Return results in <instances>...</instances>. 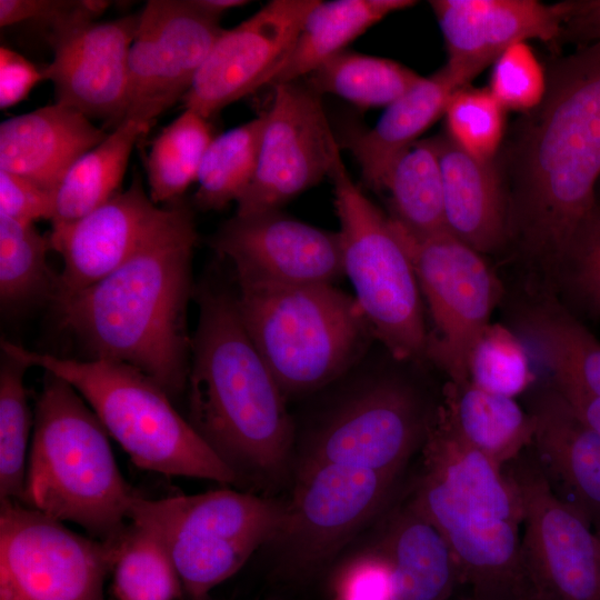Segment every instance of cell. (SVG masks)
Returning <instances> with one entry per match:
<instances>
[{
  "instance_id": "cell-1",
  "label": "cell",
  "mask_w": 600,
  "mask_h": 600,
  "mask_svg": "<svg viewBox=\"0 0 600 600\" xmlns=\"http://www.w3.org/2000/svg\"><path fill=\"white\" fill-rule=\"evenodd\" d=\"M503 164L509 234L557 271L578 224L598 202L600 43L553 61L541 103L518 122Z\"/></svg>"
},
{
  "instance_id": "cell-2",
  "label": "cell",
  "mask_w": 600,
  "mask_h": 600,
  "mask_svg": "<svg viewBox=\"0 0 600 600\" xmlns=\"http://www.w3.org/2000/svg\"><path fill=\"white\" fill-rule=\"evenodd\" d=\"M197 240L190 208L167 204L160 223L118 269L56 303L61 323L92 359L129 364L171 399L187 388L191 340L187 309Z\"/></svg>"
},
{
  "instance_id": "cell-3",
  "label": "cell",
  "mask_w": 600,
  "mask_h": 600,
  "mask_svg": "<svg viewBox=\"0 0 600 600\" xmlns=\"http://www.w3.org/2000/svg\"><path fill=\"white\" fill-rule=\"evenodd\" d=\"M197 301L187 419L239 481L280 474L293 443L286 397L244 328L236 294L207 284Z\"/></svg>"
},
{
  "instance_id": "cell-4",
  "label": "cell",
  "mask_w": 600,
  "mask_h": 600,
  "mask_svg": "<svg viewBox=\"0 0 600 600\" xmlns=\"http://www.w3.org/2000/svg\"><path fill=\"white\" fill-rule=\"evenodd\" d=\"M136 494L96 413L71 384L46 372L21 503L108 542L128 527Z\"/></svg>"
},
{
  "instance_id": "cell-5",
  "label": "cell",
  "mask_w": 600,
  "mask_h": 600,
  "mask_svg": "<svg viewBox=\"0 0 600 600\" xmlns=\"http://www.w3.org/2000/svg\"><path fill=\"white\" fill-rule=\"evenodd\" d=\"M2 352L39 367L69 384L139 468L220 483H238L234 471L212 450L151 377L121 362L61 358L1 341Z\"/></svg>"
},
{
  "instance_id": "cell-6",
  "label": "cell",
  "mask_w": 600,
  "mask_h": 600,
  "mask_svg": "<svg viewBox=\"0 0 600 600\" xmlns=\"http://www.w3.org/2000/svg\"><path fill=\"white\" fill-rule=\"evenodd\" d=\"M236 278L241 320L284 397L340 378L374 339L354 297L334 284Z\"/></svg>"
},
{
  "instance_id": "cell-7",
  "label": "cell",
  "mask_w": 600,
  "mask_h": 600,
  "mask_svg": "<svg viewBox=\"0 0 600 600\" xmlns=\"http://www.w3.org/2000/svg\"><path fill=\"white\" fill-rule=\"evenodd\" d=\"M286 503L230 489L190 496L132 499L129 521L153 536L169 553L192 600H206L270 543Z\"/></svg>"
},
{
  "instance_id": "cell-8",
  "label": "cell",
  "mask_w": 600,
  "mask_h": 600,
  "mask_svg": "<svg viewBox=\"0 0 600 600\" xmlns=\"http://www.w3.org/2000/svg\"><path fill=\"white\" fill-rule=\"evenodd\" d=\"M329 177L340 223L343 273L373 338L396 361L426 358L428 330L421 290L390 217L352 181L340 151Z\"/></svg>"
},
{
  "instance_id": "cell-9",
  "label": "cell",
  "mask_w": 600,
  "mask_h": 600,
  "mask_svg": "<svg viewBox=\"0 0 600 600\" xmlns=\"http://www.w3.org/2000/svg\"><path fill=\"white\" fill-rule=\"evenodd\" d=\"M437 407L410 379L374 374L333 407L300 462H328L399 477L421 449Z\"/></svg>"
},
{
  "instance_id": "cell-10",
  "label": "cell",
  "mask_w": 600,
  "mask_h": 600,
  "mask_svg": "<svg viewBox=\"0 0 600 600\" xmlns=\"http://www.w3.org/2000/svg\"><path fill=\"white\" fill-rule=\"evenodd\" d=\"M399 477L328 462H300L291 500L270 543L279 571L322 568L388 504Z\"/></svg>"
},
{
  "instance_id": "cell-11",
  "label": "cell",
  "mask_w": 600,
  "mask_h": 600,
  "mask_svg": "<svg viewBox=\"0 0 600 600\" xmlns=\"http://www.w3.org/2000/svg\"><path fill=\"white\" fill-rule=\"evenodd\" d=\"M390 219L410 256L432 321L426 358L451 382H468L470 354L490 324L500 282L481 253L449 231L416 237Z\"/></svg>"
},
{
  "instance_id": "cell-12",
  "label": "cell",
  "mask_w": 600,
  "mask_h": 600,
  "mask_svg": "<svg viewBox=\"0 0 600 600\" xmlns=\"http://www.w3.org/2000/svg\"><path fill=\"white\" fill-rule=\"evenodd\" d=\"M117 546L0 499V600H104Z\"/></svg>"
},
{
  "instance_id": "cell-13",
  "label": "cell",
  "mask_w": 600,
  "mask_h": 600,
  "mask_svg": "<svg viewBox=\"0 0 600 600\" xmlns=\"http://www.w3.org/2000/svg\"><path fill=\"white\" fill-rule=\"evenodd\" d=\"M523 507L521 552L536 600H600V550L594 528L552 488L536 454L504 467Z\"/></svg>"
},
{
  "instance_id": "cell-14",
  "label": "cell",
  "mask_w": 600,
  "mask_h": 600,
  "mask_svg": "<svg viewBox=\"0 0 600 600\" xmlns=\"http://www.w3.org/2000/svg\"><path fill=\"white\" fill-rule=\"evenodd\" d=\"M256 173L236 216L279 208L329 176L340 151L320 94L298 81L273 88Z\"/></svg>"
},
{
  "instance_id": "cell-15",
  "label": "cell",
  "mask_w": 600,
  "mask_h": 600,
  "mask_svg": "<svg viewBox=\"0 0 600 600\" xmlns=\"http://www.w3.org/2000/svg\"><path fill=\"white\" fill-rule=\"evenodd\" d=\"M222 32L191 0L148 1L129 51L124 119L153 123L181 101Z\"/></svg>"
},
{
  "instance_id": "cell-16",
  "label": "cell",
  "mask_w": 600,
  "mask_h": 600,
  "mask_svg": "<svg viewBox=\"0 0 600 600\" xmlns=\"http://www.w3.org/2000/svg\"><path fill=\"white\" fill-rule=\"evenodd\" d=\"M319 0H272L223 30L182 98L206 119L266 86Z\"/></svg>"
},
{
  "instance_id": "cell-17",
  "label": "cell",
  "mask_w": 600,
  "mask_h": 600,
  "mask_svg": "<svg viewBox=\"0 0 600 600\" xmlns=\"http://www.w3.org/2000/svg\"><path fill=\"white\" fill-rule=\"evenodd\" d=\"M139 13L96 22L81 19L46 37L53 49L44 79L54 86L56 102L116 128L123 121L128 98L129 51Z\"/></svg>"
},
{
  "instance_id": "cell-18",
  "label": "cell",
  "mask_w": 600,
  "mask_h": 600,
  "mask_svg": "<svg viewBox=\"0 0 600 600\" xmlns=\"http://www.w3.org/2000/svg\"><path fill=\"white\" fill-rule=\"evenodd\" d=\"M236 276L280 284H333L342 277L338 232L282 214L279 210L236 216L210 240Z\"/></svg>"
},
{
  "instance_id": "cell-19",
  "label": "cell",
  "mask_w": 600,
  "mask_h": 600,
  "mask_svg": "<svg viewBox=\"0 0 600 600\" xmlns=\"http://www.w3.org/2000/svg\"><path fill=\"white\" fill-rule=\"evenodd\" d=\"M166 207L147 194L139 172L130 187L82 218L51 229V249L63 260L53 301L76 294L97 283L140 247L160 223Z\"/></svg>"
},
{
  "instance_id": "cell-20",
  "label": "cell",
  "mask_w": 600,
  "mask_h": 600,
  "mask_svg": "<svg viewBox=\"0 0 600 600\" xmlns=\"http://www.w3.org/2000/svg\"><path fill=\"white\" fill-rule=\"evenodd\" d=\"M409 499L444 537L461 584L477 593L533 598L523 568L520 524L484 519L420 474Z\"/></svg>"
},
{
  "instance_id": "cell-21",
  "label": "cell",
  "mask_w": 600,
  "mask_h": 600,
  "mask_svg": "<svg viewBox=\"0 0 600 600\" xmlns=\"http://www.w3.org/2000/svg\"><path fill=\"white\" fill-rule=\"evenodd\" d=\"M448 52L447 66L469 83L511 44L560 43L562 3L537 0H432Z\"/></svg>"
},
{
  "instance_id": "cell-22",
  "label": "cell",
  "mask_w": 600,
  "mask_h": 600,
  "mask_svg": "<svg viewBox=\"0 0 600 600\" xmlns=\"http://www.w3.org/2000/svg\"><path fill=\"white\" fill-rule=\"evenodd\" d=\"M107 136L79 110L56 102L1 122L0 170L54 193L73 163Z\"/></svg>"
},
{
  "instance_id": "cell-23",
  "label": "cell",
  "mask_w": 600,
  "mask_h": 600,
  "mask_svg": "<svg viewBox=\"0 0 600 600\" xmlns=\"http://www.w3.org/2000/svg\"><path fill=\"white\" fill-rule=\"evenodd\" d=\"M533 452L562 499L600 528V432L584 423L551 386L537 394Z\"/></svg>"
},
{
  "instance_id": "cell-24",
  "label": "cell",
  "mask_w": 600,
  "mask_h": 600,
  "mask_svg": "<svg viewBox=\"0 0 600 600\" xmlns=\"http://www.w3.org/2000/svg\"><path fill=\"white\" fill-rule=\"evenodd\" d=\"M420 452V476L464 508L488 520L522 523V500L514 481L504 468L456 436L438 406Z\"/></svg>"
},
{
  "instance_id": "cell-25",
  "label": "cell",
  "mask_w": 600,
  "mask_h": 600,
  "mask_svg": "<svg viewBox=\"0 0 600 600\" xmlns=\"http://www.w3.org/2000/svg\"><path fill=\"white\" fill-rule=\"evenodd\" d=\"M448 231L479 253L499 249L509 234L508 202L494 161H481L448 136L432 138Z\"/></svg>"
},
{
  "instance_id": "cell-26",
  "label": "cell",
  "mask_w": 600,
  "mask_h": 600,
  "mask_svg": "<svg viewBox=\"0 0 600 600\" xmlns=\"http://www.w3.org/2000/svg\"><path fill=\"white\" fill-rule=\"evenodd\" d=\"M519 327L549 367L554 390L584 423L600 432V340L556 303L526 309Z\"/></svg>"
},
{
  "instance_id": "cell-27",
  "label": "cell",
  "mask_w": 600,
  "mask_h": 600,
  "mask_svg": "<svg viewBox=\"0 0 600 600\" xmlns=\"http://www.w3.org/2000/svg\"><path fill=\"white\" fill-rule=\"evenodd\" d=\"M371 549L391 571L393 600H448L461 584L448 542L410 499L389 513Z\"/></svg>"
},
{
  "instance_id": "cell-28",
  "label": "cell",
  "mask_w": 600,
  "mask_h": 600,
  "mask_svg": "<svg viewBox=\"0 0 600 600\" xmlns=\"http://www.w3.org/2000/svg\"><path fill=\"white\" fill-rule=\"evenodd\" d=\"M447 64L389 104L370 130H351L344 138L369 187L381 190L393 161L438 118L453 93L467 87Z\"/></svg>"
},
{
  "instance_id": "cell-29",
  "label": "cell",
  "mask_w": 600,
  "mask_h": 600,
  "mask_svg": "<svg viewBox=\"0 0 600 600\" xmlns=\"http://www.w3.org/2000/svg\"><path fill=\"white\" fill-rule=\"evenodd\" d=\"M438 411L456 436L502 468L532 446L531 413L514 398L489 392L470 381H449Z\"/></svg>"
},
{
  "instance_id": "cell-30",
  "label": "cell",
  "mask_w": 600,
  "mask_h": 600,
  "mask_svg": "<svg viewBox=\"0 0 600 600\" xmlns=\"http://www.w3.org/2000/svg\"><path fill=\"white\" fill-rule=\"evenodd\" d=\"M416 3L411 0H319L266 86L274 88L307 77L386 16Z\"/></svg>"
},
{
  "instance_id": "cell-31",
  "label": "cell",
  "mask_w": 600,
  "mask_h": 600,
  "mask_svg": "<svg viewBox=\"0 0 600 600\" xmlns=\"http://www.w3.org/2000/svg\"><path fill=\"white\" fill-rule=\"evenodd\" d=\"M151 126L124 119L73 163L54 192L52 229L82 218L119 192L134 144Z\"/></svg>"
},
{
  "instance_id": "cell-32",
  "label": "cell",
  "mask_w": 600,
  "mask_h": 600,
  "mask_svg": "<svg viewBox=\"0 0 600 600\" xmlns=\"http://www.w3.org/2000/svg\"><path fill=\"white\" fill-rule=\"evenodd\" d=\"M381 190L390 193V218L410 234L427 237L448 231L442 177L432 138L414 142L393 161Z\"/></svg>"
},
{
  "instance_id": "cell-33",
  "label": "cell",
  "mask_w": 600,
  "mask_h": 600,
  "mask_svg": "<svg viewBox=\"0 0 600 600\" xmlns=\"http://www.w3.org/2000/svg\"><path fill=\"white\" fill-rule=\"evenodd\" d=\"M318 94L338 96L360 108L388 107L422 77L390 59L343 50L307 77Z\"/></svg>"
},
{
  "instance_id": "cell-34",
  "label": "cell",
  "mask_w": 600,
  "mask_h": 600,
  "mask_svg": "<svg viewBox=\"0 0 600 600\" xmlns=\"http://www.w3.org/2000/svg\"><path fill=\"white\" fill-rule=\"evenodd\" d=\"M209 119L184 109L154 137L144 166L154 204L180 200L197 181L202 158L213 140Z\"/></svg>"
},
{
  "instance_id": "cell-35",
  "label": "cell",
  "mask_w": 600,
  "mask_h": 600,
  "mask_svg": "<svg viewBox=\"0 0 600 600\" xmlns=\"http://www.w3.org/2000/svg\"><path fill=\"white\" fill-rule=\"evenodd\" d=\"M264 111L247 123L214 137L198 172L194 203L201 210H221L238 201L256 173Z\"/></svg>"
},
{
  "instance_id": "cell-36",
  "label": "cell",
  "mask_w": 600,
  "mask_h": 600,
  "mask_svg": "<svg viewBox=\"0 0 600 600\" xmlns=\"http://www.w3.org/2000/svg\"><path fill=\"white\" fill-rule=\"evenodd\" d=\"M111 572L116 600H178L184 593L162 544L130 521L118 538Z\"/></svg>"
},
{
  "instance_id": "cell-37",
  "label": "cell",
  "mask_w": 600,
  "mask_h": 600,
  "mask_svg": "<svg viewBox=\"0 0 600 600\" xmlns=\"http://www.w3.org/2000/svg\"><path fill=\"white\" fill-rule=\"evenodd\" d=\"M49 236L34 223L0 214V298L2 306L20 304L37 298L53 300L58 276L50 269Z\"/></svg>"
},
{
  "instance_id": "cell-38",
  "label": "cell",
  "mask_w": 600,
  "mask_h": 600,
  "mask_svg": "<svg viewBox=\"0 0 600 600\" xmlns=\"http://www.w3.org/2000/svg\"><path fill=\"white\" fill-rule=\"evenodd\" d=\"M0 368V499L21 502L34 414L28 402L23 362L2 352Z\"/></svg>"
},
{
  "instance_id": "cell-39",
  "label": "cell",
  "mask_w": 600,
  "mask_h": 600,
  "mask_svg": "<svg viewBox=\"0 0 600 600\" xmlns=\"http://www.w3.org/2000/svg\"><path fill=\"white\" fill-rule=\"evenodd\" d=\"M468 371L474 386L510 398L522 393L534 380L521 340L499 323H490L476 342Z\"/></svg>"
},
{
  "instance_id": "cell-40",
  "label": "cell",
  "mask_w": 600,
  "mask_h": 600,
  "mask_svg": "<svg viewBox=\"0 0 600 600\" xmlns=\"http://www.w3.org/2000/svg\"><path fill=\"white\" fill-rule=\"evenodd\" d=\"M506 109L488 88L457 90L444 111L447 136L481 161H494L504 133Z\"/></svg>"
},
{
  "instance_id": "cell-41",
  "label": "cell",
  "mask_w": 600,
  "mask_h": 600,
  "mask_svg": "<svg viewBox=\"0 0 600 600\" xmlns=\"http://www.w3.org/2000/svg\"><path fill=\"white\" fill-rule=\"evenodd\" d=\"M579 309L600 319V202L574 230L557 269Z\"/></svg>"
},
{
  "instance_id": "cell-42",
  "label": "cell",
  "mask_w": 600,
  "mask_h": 600,
  "mask_svg": "<svg viewBox=\"0 0 600 600\" xmlns=\"http://www.w3.org/2000/svg\"><path fill=\"white\" fill-rule=\"evenodd\" d=\"M488 89L506 110L526 113L543 100L547 76L531 48L516 42L493 62Z\"/></svg>"
},
{
  "instance_id": "cell-43",
  "label": "cell",
  "mask_w": 600,
  "mask_h": 600,
  "mask_svg": "<svg viewBox=\"0 0 600 600\" xmlns=\"http://www.w3.org/2000/svg\"><path fill=\"white\" fill-rule=\"evenodd\" d=\"M332 599L393 600V583L387 562L372 549L344 562L330 582Z\"/></svg>"
},
{
  "instance_id": "cell-44",
  "label": "cell",
  "mask_w": 600,
  "mask_h": 600,
  "mask_svg": "<svg viewBox=\"0 0 600 600\" xmlns=\"http://www.w3.org/2000/svg\"><path fill=\"white\" fill-rule=\"evenodd\" d=\"M54 193L7 171L0 170V214L34 223L53 216Z\"/></svg>"
},
{
  "instance_id": "cell-45",
  "label": "cell",
  "mask_w": 600,
  "mask_h": 600,
  "mask_svg": "<svg viewBox=\"0 0 600 600\" xmlns=\"http://www.w3.org/2000/svg\"><path fill=\"white\" fill-rule=\"evenodd\" d=\"M44 79L31 61L18 52L0 48V108L7 109L24 100L32 88Z\"/></svg>"
},
{
  "instance_id": "cell-46",
  "label": "cell",
  "mask_w": 600,
  "mask_h": 600,
  "mask_svg": "<svg viewBox=\"0 0 600 600\" xmlns=\"http://www.w3.org/2000/svg\"><path fill=\"white\" fill-rule=\"evenodd\" d=\"M562 3L560 42L577 49L600 43V0H566Z\"/></svg>"
},
{
  "instance_id": "cell-47",
  "label": "cell",
  "mask_w": 600,
  "mask_h": 600,
  "mask_svg": "<svg viewBox=\"0 0 600 600\" xmlns=\"http://www.w3.org/2000/svg\"><path fill=\"white\" fill-rule=\"evenodd\" d=\"M76 1L0 0V26L34 22L46 33L74 6Z\"/></svg>"
},
{
  "instance_id": "cell-48",
  "label": "cell",
  "mask_w": 600,
  "mask_h": 600,
  "mask_svg": "<svg viewBox=\"0 0 600 600\" xmlns=\"http://www.w3.org/2000/svg\"><path fill=\"white\" fill-rule=\"evenodd\" d=\"M191 2L201 11L219 18L223 12L242 7L248 3L244 0H191Z\"/></svg>"
},
{
  "instance_id": "cell-49",
  "label": "cell",
  "mask_w": 600,
  "mask_h": 600,
  "mask_svg": "<svg viewBox=\"0 0 600 600\" xmlns=\"http://www.w3.org/2000/svg\"><path fill=\"white\" fill-rule=\"evenodd\" d=\"M460 600H534V599L530 597L496 596V594L477 593V592L471 591L469 596L463 597Z\"/></svg>"
},
{
  "instance_id": "cell-50",
  "label": "cell",
  "mask_w": 600,
  "mask_h": 600,
  "mask_svg": "<svg viewBox=\"0 0 600 600\" xmlns=\"http://www.w3.org/2000/svg\"><path fill=\"white\" fill-rule=\"evenodd\" d=\"M596 194H597V200L600 202V179L596 187Z\"/></svg>"
},
{
  "instance_id": "cell-51",
  "label": "cell",
  "mask_w": 600,
  "mask_h": 600,
  "mask_svg": "<svg viewBox=\"0 0 600 600\" xmlns=\"http://www.w3.org/2000/svg\"><path fill=\"white\" fill-rule=\"evenodd\" d=\"M597 537H598V543H599V550H600V528L596 530Z\"/></svg>"
},
{
  "instance_id": "cell-52",
  "label": "cell",
  "mask_w": 600,
  "mask_h": 600,
  "mask_svg": "<svg viewBox=\"0 0 600 600\" xmlns=\"http://www.w3.org/2000/svg\"><path fill=\"white\" fill-rule=\"evenodd\" d=\"M331 600H337V599H331Z\"/></svg>"
}]
</instances>
